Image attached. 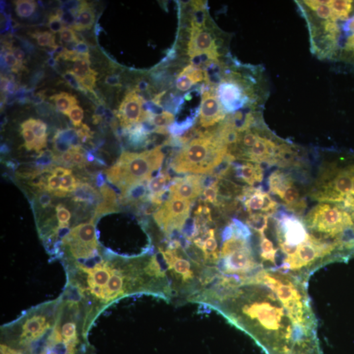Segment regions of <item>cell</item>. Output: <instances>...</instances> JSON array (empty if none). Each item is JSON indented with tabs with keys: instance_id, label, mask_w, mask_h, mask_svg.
Here are the masks:
<instances>
[{
	"instance_id": "3",
	"label": "cell",
	"mask_w": 354,
	"mask_h": 354,
	"mask_svg": "<svg viewBox=\"0 0 354 354\" xmlns=\"http://www.w3.org/2000/svg\"><path fill=\"white\" fill-rule=\"evenodd\" d=\"M305 222L309 229L336 240L346 228L354 226L351 214L339 206L324 203L311 210Z\"/></svg>"
},
{
	"instance_id": "42",
	"label": "cell",
	"mask_w": 354,
	"mask_h": 354,
	"mask_svg": "<svg viewBox=\"0 0 354 354\" xmlns=\"http://www.w3.org/2000/svg\"><path fill=\"white\" fill-rule=\"evenodd\" d=\"M105 110L106 109H105L104 102H99L93 116V122L94 124H98L102 121L103 116H104Z\"/></svg>"
},
{
	"instance_id": "18",
	"label": "cell",
	"mask_w": 354,
	"mask_h": 354,
	"mask_svg": "<svg viewBox=\"0 0 354 354\" xmlns=\"http://www.w3.org/2000/svg\"><path fill=\"white\" fill-rule=\"evenodd\" d=\"M354 1L351 0H333L329 1L332 12L331 19L336 21H345L349 19L353 9Z\"/></svg>"
},
{
	"instance_id": "14",
	"label": "cell",
	"mask_w": 354,
	"mask_h": 354,
	"mask_svg": "<svg viewBox=\"0 0 354 354\" xmlns=\"http://www.w3.org/2000/svg\"><path fill=\"white\" fill-rule=\"evenodd\" d=\"M101 196L102 195H101L98 191L90 184L80 182L78 187L72 193V200L76 203H86L90 204V205L97 204L98 205L102 200Z\"/></svg>"
},
{
	"instance_id": "7",
	"label": "cell",
	"mask_w": 354,
	"mask_h": 354,
	"mask_svg": "<svg viewBox=\"0 0 354 354\" xmlns=\"http://www.w3.org/2000/svg\"><path fill=\"white\" fill-rule=\"evenodd\" d=\"M145 99L135 90L127 93L115 115L120 121L123 131L147 121L149 113L144 110Z\"/></svg>"
},
{
	"instance_id": "1",
	"label": "cell",
	"mask_w": 354,
	"mask_h": 354,
	"mask_svg": "<svg viewBox=\"0 0 354 354\" xmlns=\"http://www.w3.org/2000/svg\"><path fill=\"white\" fill-rule=\"evenodd\" d=\"M228 148L216 131L202 133L178 152L171 161V169L178 174L211 173L226 160Z\"/></svg>"
},
{
	"instance_id": "8",
	"label": "cell",
	"mask_w": 354,
	"mask_h": 354,
	"mask_svg": "<svg viewBox=\"0 0 354 354\" xmlns=\"http://www.w3.org/2000/svg\"><path fill=\"white\" fill-rule=\"evenodd\" d=\"M276 219L279 242L299 246L306 242L309 235L305 229L304 224L296 216L282 213L280 216H277Z\"/></svg>"
},
{
	"instance_id": "46",
	"label": "cell",
	"mask_w": 354,
	"mask_h": 354,
	"mask_svg": "<svg viewBox=\"0 0 354 354\" xmlns=\"http://www.w3.org/2000/svg\"><path fill=\"white\" fill-rule=\"evenodd\" d=\"M105 83L108 86L112 87H121V84L119 76L112 75V76H107L105 78Z\"/></svg>"
},
{
	"instance_id": "53",
	"label": "cell",
	"mask_w": 354,
	"mask_h": 354,
	"mask_svg": "<svg viewBox=\"0 0 354 354\" xmlns=\"http://www.w3.org/2000/svg\"><path fill=\"white\" fill-rule=\"evenodd\" d=\"M19 88L17 84H15V81L10 80L7 86V93L11 95L15 94Z\"/></svg>"
},
{
	"instance_id": "28",
	"label": "cell",
	"mask_w": 354,
	"mask_h": 354,
	"mask_svg": "<svg viewBox=\"0 0 354 354\" xmlns=\"http://www.w3.org/2000/svg\"><path fill=\"white\" fill-rule=\"evenodd\" d=\"M203 199L205 202H209L214 205H218V181L212 182L207 187L203 189L202 192Z\"/></svg>"
},
{
	"instance_id": "54",
	"label": "cell",
	"mask_w": 354,
	"mask_h": 354,
	"mask_svg": "<svg viewBox=\"0 0 354 354\" xmlns=\"http://www.w3.org/2000/svg\"><path fill=\"white\" fill-rule=\"evenodd\" d=\"M97 185L99 188L102 187L103 186L105 185V180L104 175H103L102 172H100L98 173L97 176Z\"/></svg>"
},
{
	"instance_id": "26",
	"label": "cell",
	"mask_w": 354,
	"mask_h": 354,
	"mask_svg": "<svg viewBox=\"0 0 354 354\" xmlns=\"http://www.w3.org/2000/svg\"><path fill=\"white\" fill-rule=\"evenodd\" d=\"M194 123V118H189L179 123H173L168 128V131L174 137L180 136L189 130Z\"/></svg>"
},
{
	"instance_id": "20",
	"label": "cell",
	"mask_w": 354,
	"mask_h": 354,
	"mask_svg": "<svg viewBox=\"0 0 354 354\" xmlns=\"http://www.w3.org/2000/svg\"><path fill=\"white\" fill-rule=\"evenodd\" d=\"M50 99L55 102L56 108L59 112L66 115L73 106L78 103L74 95L66 92H60V94L52 95Z\"/></svg>"
},
{
	"instance_id": "47",
	"label": "cell",
	"mask_w": 354,
	"mask_h": 354,
	"mask_svg": "<svg viewBox=\"0 0 354 354\" xmlns=\"http://www.w3.org/2000/svg\"><path fill=\"white\" fill-rule=\"evenodd\" d=\"M1 354H28L24 353L21 350L13 349V348L8 347L1 344Z\"/></svg>"
},
{
	"instance_id": "50",
	"label": "cell",
	"mask_w": 354,
	"mask_h": 354,
	"mask_svg": "<svg viewBox=\"0 0 354 354\" xmlns=\"http://www.w3.org/2000/svg\"><path fill=\"white\" fill-rule=\"evenodd\" d=\"M75 51L78 53H89V48L84 42H79L75 46Z\"/></svg>"
},
{
	"instance_id": "34",
	"label": "cell",
	"mask_w": 354,
	"mask_h": 354,
	"mask_svg": "<svg viewBox=\"0 0 354 354\" xmlns=\"http://www.w3.org/2000/svg\"><path fill=\"white\" fill-rule=\"evenodd\" d=\"M62 78L65 80L66 84L69 86L70 88L74 89L75 90L79 91V92L84 93V94H88L86 90L80 84L78 79L73 74L72 70L66 71L64 74H62Z\"/></svg>"
},
{
	"instance_id": "30",
	"label": "cell",
	"mask_w": 354,
	"mask_h": 354,
	"mask_svg": "<svg viewBox=\"0 0 354 354\" xmlns=\"http://www.w3.org/2000/svg\"><path fill=\"white\" fill-rule=\"evenodd\" d=\"M78 137L77 129L68 128L66 129H58L54 133L52 140H58L69 144L72 146V141Z\"/></svg>"
},
{
	"instance_id": "31",
	"label": "cell",
	"mask_w": 354,
	"mask_h": 354,
	"mask_svg": "<svg viewBox=\"0 0 354 354\" xmlns=\"http://www.w3.org/2000/svg\"><path fill=\"white\" fill-rule=\"evenodd\" d=\"M58 227H69L71 213L62 204H58L55 207Z\"/></svg>"
},
{
	"instance_id": "49",
	"label": "cell",
	"mask_w": 354,
	"mask_h": 354,
	"mask_svg": "<svg viewBox=\"0 0 354 354\" xmlns=\"http://www.w3.org/2000/svg\"><path fill=\"white\" fill-rule=\"evenodd\" d=\"M11 52H13V55L15 56L16 59H17L20 63L24 64V58H25V53H24V52L21 48L13 47Z\"/></svg>"
},
{
	"instance_id": "17",
	"label": "cell",
	"mask_w": 354,
	"mask_h": 354,
	"mask_svg": "<svg viewBox=\"0 0 354 354\" xmlns=\"http://www.w3.org/2000/svg\"><path fill=\"white\" fill-rule=\"evenodd\" d=\"M149 113L147 121L153 127V133L166 135L168 133V128L173 124L175 121V116L171 112H163L159 114H153Z\"/></svg>"
},
{
	"instance_id": "9",
	"label": "cell",
	"mask_w": 354,
	"mask_h": 354,
	"mask_svg": "<svg viewBox=\"0 0 354 354\" xmlns=\"http://www.w3.org/2000/svg\"><path fill=\"white\" fill-rule=\"evenodd\" d=\"M226 112L221 103L212 89H206L202 92L200 110V124L204 128L211 127L223 121Z\"/></svg>"
},
{
	"instance_id": "40",
	"label": "cell",
	"mask_w": 354,
	"mask_h": 354,
	"mask_svg": "<svg viewBox=\"0 0 354 354\" xmlns=\"http://www.w3.org/2000/svg\"><path fill=\"white\" fill-rule=\"evenodd\" d=\"M93 133L90 127L86 124H82L81 128L77 129V134L81 143H86L87 141L93 138Z\"/></svg>"
},
{
	"instance_id": "24",
	"label": "cell",
	"mask_w": 354,
	"mask_h": 354,
	"mask_svg": "<svg viewBox=\"0 0 354 354\" xmlns=\"http://www.w3.org/2000/svg\"><path fill=\"white\" fill-rule=\"evenodd\" d=\"M32 38L36 40L38 45L42 47H49L55 50L58 46L55 43V36L49 31L34 32L30 34Z\"/></svg>"
},
{
	"instance_id": "27",
	"label": "cell",
	"mask_w": 354,
	"mask_h": 354,
	"mask_svg": "<svg viewBox=\"0 0 354 354\" xmlns=\"http://www.w3.org/2000/svg\"><path fill=\"white\" fill-rule=\"evenodd\" d=\"M80 183V181H78L72 174L64 176L61 178L59 190L67 196V194H72L76 190Z\"/></svg>"
},
{
	"instance_id": "5",
	"label": "cell",
	"mask_w": 354,
	"mask_h": 354,
	"mask_svg": "<svg viewBox=\"0 0 354 354\" xmlns=\"http://www.w3.org/2000/svg\"><path fill=\"white\" fill-rule=\"evenodd\" d=\"M239 74L232 73L218 84L216 95L226 112H234L250 104L253 91L239 78Z\"/></svg>"
},
{
	"instance_id": "33",
	"label": "cell",
	"mask_w": 354,
	"mask_h": 354,
	"mask_svg": "<svg viewBox=\"0 0 354 354\" xmlns=\"http://www.w3.org/2000/svg\"><path fill=\"white\" fill-rule=\"evenodd\" d=\"M67 116L75 127H81L84 118V110L78 104L75 105L67 113Z\"/></svg>"
},
{
	"instance_id": "4",
	"label": "cell",
	"mask_w": 354,
	"mask_h": 354,
	"mask_svg": "<svg viewBox=\"0 0 354 354\" xmlns=\"http://www.w3.org/2000/svg\"><path fill=\"white\" fill-rule=\"evenodd\" d=\"M191 201L175 196H168L167 200L153 214V218L159 227L167 236L183 231L189 218Z\"/></svg>"
},
{
	"instance_id": "57",
	"label": "cell",
	"mask_w": 354,
	"mask_h": 354,
	"mask_svg": "<svg viewBox=\"0 0 354 354\" xmlns=\"http://www.w3.org/2000/svg\"><path fill=\"white\" fill-rule=\"evenodd\" d=\"M9 152V148L6 145L1 146V152L3 153H8Z\"/></svg>"
},
{
	"instance_id": "44",
	"label": "cell",
	"mask_w": 354,
	"mask_h": 354,
	"mask_svg": "<svg viewBox=\"0 0 354 354\" xmlns=\"http://www.w3.org/2000/svg\"><path fill=\"white\" fill-rule=\"evenodd\" d=\"M280 246L282 252L286 254L287 257H291L294 256L298 250L299 246H290L284 242H280Z\"/></svg>"
},
{
	"instance_id": "23",
	"label": "cell",
	"mask_w": 354,
	"mask_h": 354,
	"mask_svg": "<svg viewBox=\"0 0 354 354\" xmlns=\"http://www.w3.org/2000/svg\"><path fill=\"white\" fill-rule=\"evenodd\" d=\"M14 3L15 4L16 13L21 18L30 17L37 8V3L33 0H18Z\"/></svg>"
},
{
	"instance_id": "41",
	"label": "cell",
	"mask_w": 354,
	"mask_h": 354,
	"mask_svg": "<svg viewBox=\"0 0 354 354\" xmlns=\"http://www.w3.org/2000/svg\"><path fill=\"white\" fill-rule=\"evenodd\" d=\"M52 143H53V149L54 151L55 152V153L57 154H60V153L66 152L71 151L72 150V146L69 145V144L64 143V142L58 141V140H52Z\"/></svg>"
},
{
	"instance_id": "16",
	"label": "cell",
	"mask_w": 354,
	"mask_h": 354,
	"mask_svg": "<svg viewBox=\"0 0 354 354\" xmlns=\"http://www.w3.org/2000/svg\"><path fill=\"white\" fill-rule=\"evenodd\" d=\"M95 20V12L92 4L83 1L77 13L76 23L71 28L78 32L90 30L94 25Z\"/></svg>"
},
{
	"instance_id": "19",
	"label": "cell",
	"mask_w": 354,
	"mask_h": 354,
	"mask_svg": "<svg viewBox=\"0 0 354 354\" xmlns=\"http://www.w3.org/2000/svg\"><path fill=\"white\" fill-rule=\"evenodd\" d=\"M302 299H294L283 304L293 324L307 325Z\"/></svg>"
},
{
	"instance_id": "32",
	"label": "cell",
	"mask_w": 354,
	"mask_h": 354,
	"mask_svg": "<svg viewBox=\"0 0 354 354\" xmlns=\"http://www.w3.org/2000/svg\"><path fill=\"white\" fill-rule=\"evenodd\" d=\"M98 73L95 72L83 77L82 78L78 79L81 86L87 91V92L92 93L93 95L95 94L94 89L96 87L97 76Z\"/></svg>"
},
{
	"instance_id": "45",
	"label": "cell",
	"mask_w": 354,
	"mask_h": 354,
	"mask_svg": "<svg viewBox=\"0 0 354 354\" xmlns=\"http://www.w3.org/2000/svg\"><path fill=\"white\" fill-rule=\"evenodd\" d=\"M72 173V170L62 167H55L51 171V173L52 174V175L57 176L60 178H62L67 175H70Z\"/></svg>"
},
{
	"instance_id": "52",
	"label": "cell",
	"mask_w": 354,
	"mask_h": 354,
	"mask_svg": "<svg viewBox=\"0 0 354 354\" xmlns=\"http://www.w3.org/2000/svg\"><path fill=\"white\" fill-rule=\"evenodd\" d=\"M44 72L43 71H39V72L35 73L34 76H32L31 81H30V84H31L32 86L37 84L38 83L44 78Z\"/></svg>"
},
{
	"instance_id": "56",
	"label": "cell",
	"mask_w": 354,
	"mask_h": 354,
	"mask_svg": "<svg viewBox=\"0 0 354 354\" xmlns=\"http://www.w3.org/2000/svg\"><path fill=\"white\" fill-rule=\"evenodd\" d=\"M56 60L54 57L49 58L47 60V63L49 66H51V67H54L56 64Z\"/></svg>"
},
{
	"instance_id": "38",
	"label": "cell",
	"mask_w": 354,
	"mask_h": 354,
	"mask_svg": "<svg viewBox=\"0 0 354 354\" xmlns=\"http://www.w3.org/2000/svg\"><path fill=\"white\" fill-rule=\"evenodd\" d=\"M60 184H61V178L51 173V175L49 176L48 179L47 191L53 194L54 192L59 190Z\"/></svg>"
},
{
	"instance_id": "22",
	"label": "cell",
	"mask_w": 354,
	"mask_h": 354,
	"mask_svg": "<svg viewBox=\"0 0 354 354\" xmlns=\"http://www.w3.org/2000/svg\"><path fill=\"white\" fill-rule=\"evenodd\" d=\"M268 214L257 212L250 214L246 223L249 227L257 232L260 236H264V231L268 227Z\"/></svg>"
},
{
	"instance_id": "55",
	"label": "cell",
	"mask_w": 354,
	"mask_h": 354,
	"mask_svg": "<svg viewBox=\"0 0 354 354\" xmlns=\"http://www.w3.org/2000/svg\"><path fill=\"white\" fill-rule=\"evenodd\" d=\"M86 157L87 161H89V162H93V161H94L95 159H96L94 153H92V151H87Z\"/></svg>"
},
{
	"instance_id": "21",
	"label": "cell",
	"mask_w": 354,
	"mask_h": 354,
	"mask_svg": "<svg viewBox=\"0 0 354 354\" xmlns=\"http://www.w3.org/2000/svg\"><path fill=\"white\" fill-rule=\"evenodd\" d=\"M274 293H276L279 300L282 302L283 304L292 299H302V297H301L298 289L291 282L285 283L280 280Z\"/></svg>"
},
{
	"instance_id": "11",
	"label": "cell",
	"mask_w": 354,
	"mask_h": 354,
	"mask_svg": "<svg viewBox=\"0 0 354 354\" xmlns=\"http://www.w3.org/2000/svg\"><path fill=\"white\" fill-rule=\"evenodd\" d=\"M188 52L190 58L201 54H211L218 57L219 56L215 40L205 27L192 26Z\"/></svg>"
},
{
	"instance_id": "13",
	"label": "cell",
	"mask_w": 354,
	"mask_h": 354,
	"mask_svg": "<svg viewBox=\"0 0 354 354\" xmlns=\"http://www.w3.org/2000/svg\"><path fill=\"white\" fill-rule=\"evenodd\" d=\"M100 191L102 200L101 203L97 205L96 209H95L94 216L92 218L94 220L103 214L113 213V212L118 211V199H117L116 192L113 188H111L105 184L101 188Z\"/></svg>"
},
{
	"instance_id": "43",
	"label": "cell",
	"mask_w": 354,
	"mask_h": 354,
	"mask_svg": "<svg viewBox=\"0 0 354 354\" xmlns=\"http://www.w3.org/2000/svg\"><path fill=\"white\" fill-rule=\"evenodd\" d=\"M51 194L46 190H42V192H40V195L38 196V202L44 209L48 207L51 203L52 197Z\"/></svg>"
},
{
	"instance_id": "12",
	"label": "cell",
	"mask_w": 354,
	"mask_h": 354,
	"mask_svg": "<svg viewBox=\"0 0 354 354\" xmlns=\"http://www.w3.org/2000/svg\"><path fill=\"white\" fill-rule=\"evenodd\" d=\"M205 80L203 70L190 64L184 68L176 80V88L180 92H187L192 87Z\"/></svg>"
},
{
	"instance_id": "15",
	"label": "cell",
	"mask_w": 354,
	"mask_h": 354,
	"mask_svg": "<svg viewBox=\"0 0 354 354\" xmlns=\"http://www.w3.org/2000/svg\"><path fill=\"white\" fill-rule=\"evenodd\" d=\"M237 176L250 186H254L256 183H261L263 180V169L260 164L238 165L236 167Z\"/></svg>"
},
{
	"instance_id": "39",
	"label": "cell",
	"mask_w": 354,
	"mask_h": 354,
	"mask_svg": "<svg viewBox=\"0 0 354 354\" xmlns=\"http://www.w3.org/2000/svg\"><path fill=\"white\" fill-rule=\"evenodd\" d=\"M63 10L64 12L63 14H62L61 18H60V19H61V21H62V23L64 24V25L66 24V25L68 26V27H72L75 23H76L77 13H78V11H70V10Z\"/></svg>"
},
{
	"instance_id": "6",
	"label": "cell",
	"mask_w": 354,
	"mask_h": 354,
	"mask_svg": "<svg viewBox=\"0 0 354 354\" xmlns=\"http://www.w3.org/2000/svg\"><path fill=\"white\" fill-rule=\"evenodd\" d=\"M338 247L337 242H327L309 236L306 242L299 246L294 256L287 257L282 266L276 268L281 272L289 270H297L308 266L321 257L328 255Z\"/></svg>"
},
{
	"instance_id": "10",
	"label": "cell",
	"mask_w": 354,
	"mask_h": 354,
	"mask_svg": "<svg viewBox=\"0 0 354 354\" xmlns=\"http://www.w3.org/2000/svg\"><path fill=\"white\" fill-rule=\"evenodd\" d=\"M205 178L200 175H189L175 178L168 188L170 196L190 200H195L203 192Z\"/></svg>"
},
{
	"instance_id": "25",
	"label": "cell",
	"mask_w": 354,
	"mask_h": 354,
	"mask_svg": "<svg viewBox=\"0 0 354 354\" xmlns=\"http://www.w3.org/2000/svg\"><path fill=\"white\" fill-rule=\"evenodd\" d=\"M260 256L263 260L270 261L276 264V254L278 250L274 249L272 242L264 236H261Z\"/></svg>"
},
{
	"instance_id": "51",
	"label": "cell",
	"mask_w": 354,
	"mask_h": 354,
	"mask_svg": "<svg viewBox=\"0 0 354 354\" xmlns=\"http://www.w3.org/2000/svg\"><path fill=\"white\" fill-rule=\"evenodd\" d=\"M10 80L8 78V77L1 76V79H0V87H1V93L7 92V86Z\"/></svg>"
},
{
	"instance_id": "36",
	"label": "cell",
	"mask_w": 354,
	"mask_h": 354,
	"mask_svg": "<svg viewBox=\"0 0 354 354\" xmlns=\"http://www.w3.org/2000/svg\"><path fill=\"white\" fill-rule=\"evenodd\" d=\"M48 25L51 31L53 34L61 32V30L65 27V25L62 23L60 18L58 17L56 14H51L50 15Z\"/></svg>"
},
{
	"instance_id": "29",
	"label": "cell",
	"mask_w": 354,
	"mask_h": 354,
	"mask_svg": "<svg viewBox=\"0 0 354 354\" xmlns=\"http://www.w3.org/2000/svg\"><path fill=\"white\" fill-rule=\"evenodd\" d=\"M91 62L84 60H78L74 62L72 72L77 78H82L87 75L95 72L90 68Z\"/></svg>"
},
{
	"instance_id": "48",
	"label": "cell",
	"mask_w": 354,
	"mask_h": 354,
	"mask_svg": "<svg viewBox=\"0 0 354 354\" xmlns=\"http://www.w3.org/2000/svg\"><path fill=\"white\" fill-rule=\"evenodd\" d=\"M46 98V91H40V92L34 95V98L32 101V103H33L34 105H40L44 102Z\"/></svg>"
},
{
	"instance_id": "2",
	"label": "cell",
	"mask_w": 354,
	"mask_h": 354,
	"mask_svg": "<svg viewBox=\"0 0 354 354\" xmlns=\"http://www.w3.org/2000/svg\"><path fill=\"white\" fill-rule=\"evenodd\" d=\"M162 148L159 145L141 153L123 152L117 162L106 170L107 180L120 190L121 198L133 186L149 182L161 169L165 158Z\"/></svg>"
},
{
	"instance_id": "35",
	"label": "cell",
	"mask_w": 354,
	"mask_h": 354,
	"mask_svg": "<svg viewBox=\"0 0 354 354\" xmlns=\"http://www.w3.org/2000/svg\"><path fill=\"white\" fill-rule=\"evenodd\" d=\"M21 135H23L24 140V147L27 151L35 150L37 139L33 131L31 129H22Z\"/></svg>"
},
{
	"instance_id": "37",
	"label": "cell",
	"mask_w": 354,
	"mask_h": 354,
	"mask_svg": "<svg viewBox=\"0 0 354 354\" xmlns=\"http://www.w3.org/2000/svg\"><path fill=\"white\" fill-rule=\"evenodd\" d=\"M60 40H61L62 42H65V43L78 44L76 38V32L72 29V28L68 27V26H65V27L61 30V32H60Z\"/></svg>"
},
{
	"instance_id": "58",
	"label": "cell",
	"mask_w": 354,
	"mask_h": 354,
	"mask_svg": "<svg viewBox=\"0 0 354 354\" xmlns=\"http://www.w3.org/2000/svg\"><path fill=\"white\" fill-rule=\"evenodd\" d=\"M351 169H352V171H353L354 173V177H353V187H352V190H351V194L353 196H354V167H351Z\"/></svg>"
}]
</instances>
